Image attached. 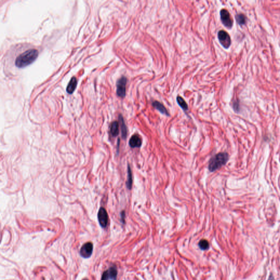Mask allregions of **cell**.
I'll return each mask as SVG.
<instances>
[{
    "label": "cell",
    "mask_w": 280,
    "mask_h": 280,
    "mask_svg": "<svg viewBox=\"0 0 280 280\" xmlns=\"http://www.w3.org/2000/svg\"><path fill=\"white\" fill-rule=\"evenodd\" d=\"M218 38L219 42L224 48L227 49L230 46V37L226 31L224 30L219 31L218 33Z\"/></svg>",
    "instance_id": "cell-5"
},
{
    "label": "cell",
    "mask_w": 280,
    "mask_h": 280,
    "mask_svg": "<svg viewBox=\"0 0 280 280\" xmlns=\"http://www.w3.org/2000/svg\"><path fill=\"white\" fill-rule=\"evenodd\" d=\"M77 84V80L75 77H73L71 79L70 81L68 83V85L66 88V91L67 93L71 94L75 90Z\"/></svg>",
    "instance_id": "cell-10"
},
{
    "label": "cell",
    "mask_w": 280,
    "mask_h": 280,
    "mask_svg": "<svg viewBox=\"0 0 280 280\" xmlns=\"http://www.w3.org/2000/svg\"><path fill=\"white\" fill-rule=\"evenodd\" d=\"M236 20L237 23L240 25H245L246 23V18L245 17V15L242 13L237 14L236 15Z\"/></svg>",
    "instance_id": "cell-15"
},
{
    "label": "cell",
    "mask_w": 280,
    "mask_h": 280,
    "mask_svg": "<svg viewBox=\"0 0 280 280\" xmlns=\"http://www.w3.org/2000/svg\"><path fill=\"white\" fill-rule=\"evenodd\" d=\"M110 133L113 137H116L119 134V123L117 121H114L111 123L110 126Z\"/></svg>",
    "instance_id": "cell-13"
},
{
    "label": "cell",
    "mask_w": 280,
    "mask_h": 280,
    "mask_svg": "<svg viewBox=\"0 0 280 280\" xmlns=\"http://www.w3.org/2000/svg\"><path fill=\"white\" fill-rule=\"evenodd\" d=\"M132 172L130 165H127V187L129 189H131L132 184Z\"/></svg>",
    "instance_id": "cell-14"
},
{
    "label": "cell",
    "mask_w": 280,
    "mask_h": 280,
    "mask_svg": "<svg viewBox=\"0 0 280 280\" xmlns=\"http://www.w3.org/2000/svg\"><path fill=\"white\" fill-rule=\"evenodd\" d=\"M119 120L120 129H121V132H122V136L123 139H125L127 136V128L125 125V122H124V120L122 115H119Z\"/></svg>",
    "instance_id": "cell-12"
},
{
    "label": "cell",
    "mask_w": 280,
    "mask_h": 280,
    "mask_svg": "<svg viewBox=\"0 0 280 280\" xmlns=\"http://www.w3.org/2000/svg\"><path fill=\"white\" fill-rule=\"evenodd\" d=\"M233 107H234V109L235 111H238L239 110V105L237 102H235L234 103V104H233Z\"/></svg>",
    "instance_id": "cell-18"
},
{
    "label": "cell",
    "mask_w": 280,
    "mask_h": 280,
    "mask_svg": "<svg viewBox=\"0 0 280 280\" xmlns=\"http://www.w3.org/2000/svg\"><path fill=\"white\" fill-rule=\"evenodd\" d=\"M199 246L201 250H208L209 247V242L207 240H205V239L201 240L199 243Z\"/></svg>",
    "instance_id": "cell-17"
},
{
    "label": "cell",
    "mask_w": 280,
    "mask_h": 280,
    "mask_svg": "<svg viewBox=\"0 0 280 280\" xmlns=\"http://www.w3.org/2000/svg\"><path fill=\"white\" fill-rule=\"evenodd\" d=\"M120 216H121V221H122V222L123 223H125V212H124V211H122V213H121Z\"/></svg>",
    "instance_id": "cell-19"
},
{
    "label": "cell",
    "mask_w": 280,
    "mask_h": 280,
    "mask_svg": "<svg viewBox=\"0 0 280 280\" xmlns=\"http://www.w3.org/2000/svg\"><path fill=\"white\" fill-rule=\"evenodd\" d=\"M152 105L154 108L158 110V111L163 114H165L167 116L169 115V113L168 112L166 108H165V106H163V105L160 103L159 102L157 101L153 102Z\"/></svg>",
    "instance_id": "cell-11"
},
{
    "label": "cell",
    "mask_w": 280,
    "mask_h": 280,
    "mask_svg": "<svg viewBox=\"0 0 280 280\" xmlns=\"http://www.w3.org/2000/svg\"><path fill=\"white\" fill-rule=\"evenodd\" d=\"M38 56V52L35 49H31L19 55L15 60V64L19 68H23L32 64Z\"/></svg>",
    "instance_id": "cell-1"
},
{
    "label": "cell",
    "mask_w": 280,
    "mask_h": 280,
    "mask_svg": "<svg viewBox=\"0 0 280 280\" xmlns=\"http://www.w3.org/2000/svg\"><path fill=\"white\" fill-rule=\"evenodd\" d=\"M142 145V139L138 135H134L129 140V146L132 148H139Z\"/></svg>",
    "instance_id": "cell-9"
},
{
    "label": "cell",
    "mask_w": 280,
    "mask_h": 280,
    "mask_svg": "<svg viewBox=\"0 0 280 280\" xmlns=\"http://www.w3.org/2000/svg\"><path fill=\"white\" fill-rule=\"evenodd\" d=\"M177 103L179 104V106L184 111H187L188 109V107L187 104L186 103V102L184 101V100L181 97H179V96L177 97Z\"/></svg>",
    "instance_id": "cell-16"
},
{
    "label": "cell",
    "mask_w": 280,
    "mask_h": 280,
    "mask_svg": "<svg viewBox=\"0 0 280 280\" xmlns=\"http://www.w3.org/2000/svg\"><path fill=\"white\" fill-rule=\"evenodd\" d=\"M220 15L222 22L224 25L227 28H231L233 26V20L229 12L226 9H223L220 12Z\"/></svg>",
    "instance_id": "cell-4"
},
{
    "label": "cell",
    "mask_w": 280,
    "mask_h": 280,
    "mask_svg": "<svg viewBox=\"0 0 280 280\" xmlns=\"http://www.w3.org/2000/svg\"><path fill=\"white\" fill-rule=\"evenodd\" d=\"M117 269L115 266H112L105 271L102 275L101 280H116L117 277Z\"/></svg>",
    "instance_id": "cell-7"
},
{
    "label": "cell",
    "mask_w": 280,
    "mask_h": 280,
    "mask_svg": "<svg viewBox=\"0 0 280 280\" xmlns=\"http://www.w3.org/2000/svg\"><path fill=\"white\" fill-rule=\"evenodd\" d=\"M228 160V153L226 152L218 153L209 160L208 169L210 172H214L226 165Z\"/></svg>",
    "instance_id": "cell-2"
},
{
    "label": "cell",
    "mask_w": 280,
    "mask_h": 280,
    "mask_svg": "<svg viewBox=\"0 0 280 280\" xmlns=\"http://www.w3.org/2000/svg\"><path fill=\"white\" fill-rule=\"evenodd\" d=\"M97 218L99 224L102 228H106L108 223V216L106 209L104 207H101L99 209Z\"/></svg>",
    "instance_id": "cell-6"
},
{
    "label": "cell",
    "mask_w": 280,
    "mask_h": 280,
    "mask_svg": "<svg viewBox=\"0 0 280 280\" xmlns=\"http://www.w3.org/2000/svg\"><path fill=\"white\" fill-rule=\"evenodd\" d=\"M127 82V78L123 76L117 83V94L118 97L123 98L126 95V84Z\"/></svg>",
    "instance_id": "cell-3"
},
{
    "label": "cell",
    "mask_w": 280,
    "mask_h": 280,
    "mask_svg": "<svg viewBox=\"0 0 280 280\" xmlns=\"http://www.w3.org/2000/svg\"><path fill=\"white\" fill-rule=\"evenodd\" d=\"M93 251V245L92 243L88 242L85 243L83 245L80 250V256L84 258H88L92 256V253Z\"/></svg>",
    "instance_id": "cell-8"
},
{
    "label": "cell",
    "mask_w": 280,
    "mask_h": 280,
    "mask_svg": "<svg viewBox=\"0 0 280 280\" xmlns=\"http://www.w3.org/2000/svg\"><path fill=\"white\" fill-rule=\"evenodd\" d=\"M87 280V279H84V280Z\"/></svg>",
    "instance_id": "cell-20"
}]
</instances>
